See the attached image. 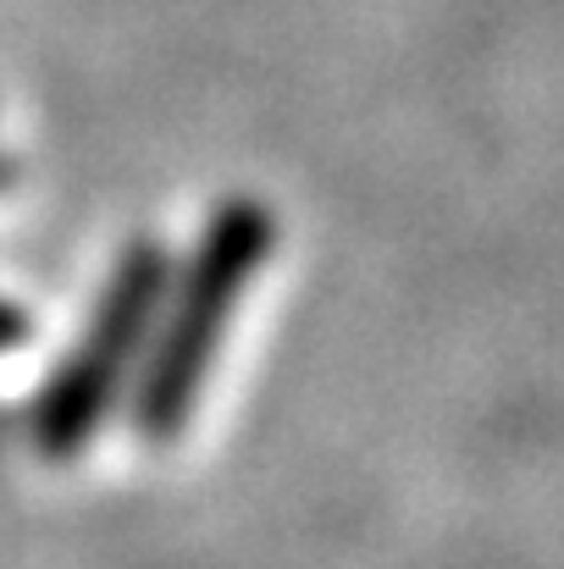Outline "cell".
Masks as SVG:
<instances>
[{
  "mask_svg": "<svg viewBox=\"0 0 564 569\" xmlns=\"http://www.w3.org/2000/svg\"><path fill=\"white\" fill-rule=\"evenodd\" d=\"M17 338H22V321L0 305V349H6V343H17Z\"/></svg>",
  "mask_w": 564,
  "mask_h": 569,
  "instance_id": "6da1fadb",
  "label": "cell"
}]
</instances>
